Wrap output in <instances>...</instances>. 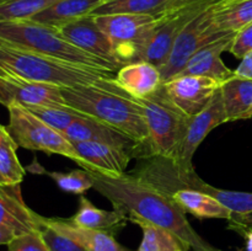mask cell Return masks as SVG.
Returning a JSON list of instances; mask_svg holds the SVG:
<instances>
[{"mask_svg": "<svg viewBox=\"0 0 252 251\" xmlns=\"http://www.w3.org/2000/svg\"><path fill=\"white\" fill-rule=\"evenodd\" d=\"M58 0H0V20H30Z\"/></svg>", "mask_w": 252, "mask_h": 251, "instance_id": "f546056e", "label": "cell"}, {"mask_svg": "<svg viewBox=\"0 0 252 251\" xmlns=\"http://www.w3.org/2000/svg\"><path fill=\"white\" fill-rule=\"evenodd\" d=\"M0 103L7 107L11 103L25 106H66L61 88L22 78L0 66Z\"/></svg>", "mask_w": 252, "mask_h": 251, "instance_id": "8fae6325", "label": "cell"}, {"mask_svg": "<svg viewBox=\"0 0 252 251\" xmlns=\"http://www.w3.org/2000/svg\"><path fill=\"white\" fill-rule=\"evenodd\" d=\"M0 185H4V181H2L1 177H0Z\"/></svg>", "mask_w": 252, "mask_h": 251, "instance_id": "74e56055", "label": "cell"}, {"mask_svg": "<svg viewBox=\"0 0 252 251\" xmlns=\"http://www.w3.org/2000/svg\"><path fill=\"white\" fill-rule=\"evenodd\" d=\"M252 51V22L248 26L244 27L243 30L236 33L234 38L233 44H231L230 52L235 58L243 59L244 57Z\"/></svg>", "mask_w": 252, "mask_h": 251, "instance_id": "836d02e7", "label": "cell"}, {"mask_svg": "<svg viewBox=\"0 0 252 251\" xmlns=\"http://www.w3.org/2000/svg\"><path fill=\"white\" fill-rule=\"evenodd\" d=\"M41 171L48 175L59 188L68 193L83 194L88 189L94 188V177L88 170L76 169L68 172H61L46 171L44 169H41Z\"/></svg>", "mask_w": 252, "mask_h": 251, "instance_id": "4dcf8cb0", "label": "cell"}, {"mask_svg": "<svg viewBox=\"0 0 252 251\" xmlns=\"http://www.w3.org/2000/svg\"><path fill=\"white\" fill-rule=\"evenodd\" d=\"M58 30L70 43L80 48L81 51L107 61L117 69L121 68L116 61L112 43L107 34L98 26L95 16L88 15L80 17L63 25Z\"/></svg>", "mask_w": 252, "mask_h": 251, "instance_id": "4fadbf2b", "label": "cell"}, {"mask_svg": "<svg viewBox=\"0 0 252 251\" xmlns=\"http://www.w3.org/2000/svg\"><path fill=\"white\" fill-rule=\"evenodd\" d=\"M7 251H49L39 231L17 235L7 244Z\"/></svg>", "mask_w": 252, "mask_h": 251, "instance_id": "d6a6232c", "label": "cell"}, {"mask_svg": "<svg viewBox=\"0 0 252 251\" xmlns=\"http://www.w3.org/2000/svg\"><path fill=\"white\" fill-rule=\"evenodd\" d=\"M17 148L7 127L0 123V177L6 185L21 184L26 174L17 157Z\"/></svg>", "mask_w": 252, "mask_h": 251, "instance_id": "4316f807", "label": "cell"}, {"mask_svg": "<svg viewBox=\"0 0 252 251\" xmlns=\"http://www.w3.org/2000/svg\"><path fill=\"white\" fill-rule=\"evenodd\" d=\"M26 108L36 115L39 120L47 123L49 127L54 128L61 133H63L74 121L86 116L68 106L62 105H37L27 106Z\"/></svg>", "mask_w": 252, "mask_h": 251, "instance_id": "f1b7e54d", "label": "cell"}, {"mask_svg": "<svg viewBox=\"0 0 252 251\" xmlns=\"http://www.w3.org/2000/svg\"><path fill=\"white\" fill-rule=\"evenodd\" d=\"M218 0H197L169 12L157 21L148 39L140 62H148L161 68L169 59L180 32L193 17Z\"/></svg>", "mask_w": 252, "mask_h": 251, "instance_id": "9c48e42d", "label": "cell"}, {"mask_svg": "<svg viewBox=\"0 0 252 251\" xmlns=\"http://www.w3.org/2000/svg\"><path fill=\"white\" fill-rule=\"evenodd\" d=\"M38 231L49 251H88L78 241L64 235L63 233L49 225L41 214H39Z\"/></svg>", "mask_w": 252, "mask_h": 251, "instance_id": "1f68e13d", "label": "cell"}, {"mask_svg": "<svg viewBox=\"0 0 252 251\" xmlns=\"http://www.w3.org/2000/svg\"><path fill=\"white\" fill-rule=\"evenodd\" d=\"M226 122L228 120L219 88L209 105L202 112L191 118L175 157L171 160L179 176H186L187 174L196 171L192 162L196 150L214 128Z\"/></svg>", "mask_w": 252, "mask_h": 251, "instance_id": "30bf717a", "label": "cell"}, {"mask_svg": "<svg viewBox=\"0 0 252 251\" xmlns=\"http://www.w3.org/2000/svg\"><path fill=\"white\" fill-rule=\"evenodd\" d=\"M214 22L220 31L238 33L252 22V0H219Z\"/></svg>", "mask_w": 252, "mask_h": 251, "instance_id": "484cf974", "label": "cell"}, {"mask_svg": "<svg viewBox=\"0 0 252 251\" xmlns=\"http://www.w3.org/2000/svg\"><path fill=\"white\" fill-rule=\"evenodd\" d=\"M133 98L142 108L149 132V157L172 160L192 117L172 102L164 84L152 95Z\"/></svg>", "mask_w": 252, "mask_h": 251, "instance_id": "5b68a950", "label": "cell"}, {"mask_svg": "<svg viewBox=\"0 0 252 251\" xmlns=\"http://www.w3.org/2000/svg\"><path fill=\"white\" fill-rule=\"evenodd\" d=\"M218 1L199 12L180 32L169 59L160 68L162 83H166L175 78L184 69L189 58L202 47L226 34H231L230 32H224L217 29L214 22V12H216V4Z\"/></svg>", "mask_w": 252, "mask_h": 251, "instance_id": "ba28073f", "label": "cell"}, {"mask_svg": "<svg viewBox=\"0 0 252 251\" xmlns=\"http://www.w3.org/2000/svg\"><path fill=\"white\" fill-rule=\"evenodd\" d=\"M106 0H58L30 20L59 29L68 22L91 15Z\"/></svg>", "mask_w": 252, "mask_h": 251, "instance_id": "cb8c5ba5", "label": "cell"}, {"mask_svg": "<svg viewBox=\"0 0 252 251\" xmlns=\"http://www.w3.org/2000/svg\"><path fill=\"white\" fill-rule=\"evenodd\" d=\"M181 186L184 188L191 187V188L198 189L209 194L217 201L220 202L224 207L230 209L234 214H245L252 212V192H241V191H230V189H221L212 186V185L204 182L197 172H191L185 177H180Z\"/></svg>", "mask_w": 252, "mask_h": 251, "instance_id": "d4e9b609", "label": "cell"}, {"mask_svg": "<svg viewBox=\"0 0 252 251\" xmlns=\"http://www.w3.org/2000/svg\"><path fill=\"white\" fill-rule=\"evenodd\" d=\"M71 223L94 230L108 231L113 234L122 229L127 223V217L117 209L105 211L94 206L89 198L80 194L79 208L73 217L68 218Z\"/></svg>", "mask_w": 252, "mask_h": 251, "instance_id": "603a6c76", "label": "cell"}, {"mask_svg": "<svg viewBox=\"0 0 252 251\" xmlns=\"http://www.w3.org/2000/svg\"><path fill=\"white\" fill-rule=\"evenodd\" d=\"M164 85L172 102L193 117L209 105L221 83L208 76L182 75L175 76Z\"/></svg>", "mask_w": 252, "mask_h": 251, "instance_id": "7c38bea8", "label": "cell"}, {"mask_svg": "<svg viewBox=\"0 0 252 251\" xmlns=\"http://www.w3.org/2000/svg\"><path fill=\"white\" fill-rule=\"evenodd\" d=\"M143 231V239L138 251H189L179 238L166 229L160 228L140 219H130Z\"/></svg>", "mask_w": 252, "mask_h": 251, "instance_id": "83f0119b", "label": "cell"}, {"mask_svg": "<svg viewBox=\"0 0 252 251\" xmlns=\"http://www.w3.org/2000/svg\"><path fill=\"white\" fill-rule=\"evenodd\" d=\"M229 228L238 231L243 235L244 233L252 231V212L245 214H234L229 219Z\"/></svg>", "mask_w": 252, "mask_h": 251, "instance_id": "e575fe53", "label": "cell"}, {"mask_svg": "<svg viewBox=\"0 0 252 251\" xmlns=\"http://www.w3.org/2000/svg\"><path fill=\"white\" fill-rule=\"evenodd\" d=\"M116 83L130 97L152 95L162 83L158 66L148 62H137L123 65L116 71Z\"/></svg>", "mask_w": 252, "mask_h": 251, "instance_id": "ac0fdd59", "label": "cell"}, {"mask_svg": "<svg viewBox=\"0 0 252 251\" xmlns=\"http://www.w3.org/2000/svg\"><path fill=\"white\" fill-rule=\"evenodd\" d=\"M186 1H189V2H192V1H197V0H186Z\"/></svg>", "mask_w": 252, "mask_h": 251, "instance_id": "f35d334b", "label": "cell"}, {"mask_svg": "<svg viewBox=\"0 0 252 251\" xmlns=\"http://www.w3.org/2000/svg\"><path fill=\"white\" fill-rule=\"evenodd\" d=\"M0 66L22 78L51 84L61 89L98 86L127 95L116 83L115 71L80 65L2 43H0Z\"/></svg>", "mask_w": 252, "mask_h": 251, "instance_id": "7a4b0ae2", "label": "cell"}, {"mask_svg": "<svg viewBox=\"0 0 252 251\" xmlns=\"http://www.w3.org/2000/svg\"><path fill=\"white\" fill-rule=\"evenodd\" d=\"M66 106L106 123L139 144L140 157H149V132L134 98L98 86L62 88Z\"/></svg>", "mask_w": 252, "mask_h": 251, "instance_id": "3957f363", "label": "cell"}, {"mask_svg": "<svg viewBox=\"0 0 252 251\" xmlns=\"http://www.w3.org/2000/svg\"><path fill=\"white\" fill-rule=\"evenodd\" d=\"M20 185H0V226L12 229L17 235L39 229V214L25 203Z\"/></svg>", "mask_w": 252, "mask_h": 251, "instance_id": "e0dca14e", "label": "cell"}, {"mask_svg": "<svg viewBox=\"0 0 252 251\" xmlns=\"http://www.w3.org/2000/svg\"><path fill=\"white\" fill-rule=\"evenodd\" d=\"M220 91L228 122L252 117V79L234 74L221 83Z\"/></svg>", "mask_w": 252, "mask_h": 251, "instance_id": "7402d4cb", "label": "cell"}, {"mask_svg": "<svg viewBox=\"0 0 252 251\" xmlns=\"http://www.w3.org/2000/svg\"><path fill=\"white\" fill-rule=\"evenodd\" d=\"M90 172L94 177V188L112 203L113 209L125 214L128 220L140 219L166 229L194 251H219L192 228L186 213L166 192L132 172L117 177Z\"/></svg>", "mask_w": 252, "mask_h": 251, "instance_id": "6da1fadb", "label": "cell"}, {"mask_svg": "<svg viewBox=\"0 0 252 251\" xmlns=\"http://www.w3.org/2000/svg\"><path fill=\"white\" fill-rule=\"evenodd\" d=\"M44 220L54 229L63 233L64 235L78 241L88 251H130L121 245L115 239L113 234L108 231L83 228L65 218H46L44 217Z\"/></svg>", "mask_w": 252, "mask_h": 251, "instance_id": "d6986e66", "label": "cell"}, {"mask_svg": "<svg viewBox=\"0 0 252 251\" xmlns=\"http://www.w3.org/2000/svg\"><path fill=\"white\" fill-rule=\"evenodd\" d=\"M84 165L81 169L98 172L106 176L117 177L126 174L133 157L132 152L98 142L73 143Z\"/></svg>", "mask_w": 252, "mask_h": 251, "instance_id": "5bb4252c", "label": "cell"}, {"mask_svg": "<svg viewBox=\"0 0 252 251\" xmlns=\"http://www.w3.org/2000/svg\"><path fill=\"white\" fill-rule=\"evenodd\" d=\"M66 139L71 143L98 142L113 147L123 148L132 152L133 157H140L139 144L121 130L100 122L90 116H84L74 121L63 132Z\"/></svg>", "mask_w": 252, "mask_h": 251, "instance_id": "2e32d148", "label": "cell"}, {"mask_svg": "<svg viewBox=\"0 0 252 251\" xmlns=\"http://www.w3.org/2000/svg\"><path fill=\"white\" fill-rule=\"evenodd\" d=\"M234 74L241 78L252 79V51L241 59L239 66L234 70Z\"/></svg>", "mask_w": 252, "mask_h": 251, "instance_id": "d590c367", "label": "cell"}, {"mask_svg": "<svg viewBox=\"0 0 252 251\" xmlns=\"http://www.w3.org/2000/svg\"><path fill=\"white\" fill-rule=\"evenodd\" d=\"M0 43L80 65L117 71L107 61L81 51L58 29L32 20H0Z\"/></svg>", "mask_w": 252, "mask_h": 251, "instance_id": "277c9868", "label": "cell"}, {"mask_svg": "<svg viewBox=\"0 0 252 251\" xmlns=\"http://www.w3.org/2000/svg\"><path fill=\"white\" fill-rule=\"evenodd\" d=\"M107 34L121 68L142 59L144 47L157 25V19L145 15L112 14L95 16Z\"/></svg>", "mask_w": 252, "mask_h": 251, "instance_id": "52a82bcc", "label": "cell"}, {"mask_svg": "<svg viewBox=\"0 0 252 251\" xmlns=\"http://www.w3.org/2000/svg\"><path fill=\"white\" fill-rule=\"evenodd\" d=\"M186 0H106L93 12V16L112 14H134L159 20L169 12L189 4Z\"/></svg>", "mask_w": 252, "mask_h": 251, "instance_id": "44dd1931", "label": "cell"}, {"mask_svg": "<svg viewBox=\"0 0 252 251\" xmlns=\"http://www.w3.org/2000/svg\"><path fill=\"white\" fill-rule=\"evenodd\" d=\"M236 33L226 34L207 46L202 47L189 58L186 65L176 76L201 75L216 79L224 83L234 75V70L229 69L221 59V54L229 51L233 44ZM174 79V78H172Z\"/></svg>", "mask_w": 252, "mask_h": 251, "instance_id": "9a60e30c", "label": "cell"}, {"mask_svg": "<svg viewBox=\"0 0 252 251\" xmlns=\"http://www.w3.org/2000/svg\"><path fill=\"white\" fill-rule=\"evenodd\" d=\"M6 108L9 112L7 129L20 148L62 155L83 167L80 155L63 133L49 127L25 106L11 103Z\"/></svg>", "mask_w": 252, "mask_h": 251, "instance_id": "8992f818", "label": "cell"}, {"mask_svg": "<svg viewBox=\"0 0 252 251\" xmlns=\"http://www.w3.org/2000/svg\"><path fill=\"white\" fill-rule=\"evenodd\" d=\"M15 236H17V234L12 229L7 226H0V245H7Z\"/></svg>", "mask_w": 252, "mask_h": 251, "instance_id": "8d00e7d4", "label": "cell"}, {"mask_svg": "<svg viewBox=\"0 0 252 251\" xmlns=\"http://www.w3.org/2000/svg\"><path fill=\"white\" fill-rule=\"evenodd\" d=\"M170 197L185 213L192 214L199 219L217 218L229 220L233 216V212L216 198L191 187L175 189L170 193Z\"/></svg>", "mask_w": 252, "mask_h": 251, "instance_id": "ffe728a7", "label": "cell"}]
</instances>
